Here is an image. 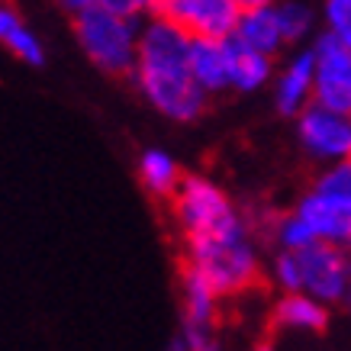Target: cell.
<instances>
[{"label":"cell","mask_w":351,"mask_h":351,"mask_svg":"<svg viewBox=\"0 0 351 351\" xmlns=\"http://www.w3.org/2000/svg\"><path fill=\"white\" fill-rule=\"evenodd\" d=\"M191 75L206 94H223L229 90V45L226 39L210 36H191Z\"/></svg>","instance_id":"13"},{"label":"cell","mask_w":351,"mask_h":351,"mask_svg":"<svg viewBox=\"0 0 351 351\" xmlns=\"http://www.w3.org/2000/svg\"><path fill=\"white\" fill-rule=\"evenodd\" d=\"M271 326L287 335H322L329 329V303L309 297L306 290H287L271 309Z\"/></svg>","instance_id":"11"},{"label":"cell","mask_w":351,"mask_h":351,"mask_svg":"<svg viewBox=\"0 0 351 351\" xmlns=\"http://www.w3.org/2000/svg\"><path fill=\"white\" fill-rule=\"evenodd\" d=\"M239 10H252V7H265V3H277V0H232Z\"/></svg>","instance_id":"23"},{"label":"cell","mask_w":351,"mask_h":351,"mask_svg":"<svg viewBox=\"0 0 351 351\" xmlns=\"http://www.w3.org/2000/svg\"><path fill=\"white\" fill-rule=\"evenodd\" d=\"M303 267V290L322 303H341L351 284V248L332 242H313L300 248Z\"/></svg>","instance_id":"8"},{"label":"cell","mask_w":351,"mask_h":351,"mask_svg":"<svg viewBox=\"0 0 351 351\" xmlns=\"http://www.w3.org/2000/svg\"><path fill=\"white\" fill-rule=\"evenodd\" d=\"M271 280L284 290H303V267H300V255L290 248H277L274 261H271Z\"/></svg>","instance_id":"21"},{"label":"cell","mask_w":351,"mask_h":351,"mask_svg":"<svg viewBox=\"0 0 351 351\" xmlns=\"http://www.w3.org/2000/svg\"><path fill=\"white\" fill-rule=\"evenodd\" d=\"M181 165L174 161V155L165 149H145L138 158V181L152 197H168L178 191L181 184Z\"/></svg>","instance_id":"16"},{"label":"cell","mask_w":351,"mask_h":351,"mask_svg":"<svg viewBox=\"0 0 351 351\" xmlns=\"http://www.w3.org/2000/svg\"><path fill=\"white\" fill-rule=\"evenodd\" d=\"M313 104V52L300 49L274 81V107L280 117H297Z\"/></svg>","instance_id":"12"},{"label":"cell","mask_w":351,"mask_h":351,"mask_svg":"<svg viewBox=\"0 0 351 351\" xmlns=\"http://www.w3.org/2000/svg\"><path fill=\"white\" fill-rule=\"evenodd\" d=\"M94 7H107V10L132 16V20H145L152 13H158V0H94Z\"/></svg>","instance_id":"22"},{"label":"cell","mask_w":351,"mask_h":351,"mask_svg":"<svg viewBox=\"0 0 351 351\" xmlns=\"http://www.w3.org/2000/svg\"><path fill=\"white\" fill-rule=\"evenodd\" d=\"M293 213L309 226L316 242L351 248V158L326 165Z\"/></svg>","instance_id":"4"},{"label":"cell","mask_w":351,"mask_h":351,"mask_svg":"<svg viewBox=\"0 0 351 351\" xmlns=\"http://www.w3.org/2000/svg\"><path fill=\"white\" fill-rule=\"evenodd\" d=\"M232 36L239 43L252 45L258 52L274 55V58H277V52H284V45H287L284 29H280V16H277V3H265V7L242 10Z\"/></svg>","instance_id":"15"},{"label":"cell","mask_w":351,"mask_h":351,"mask_svg":"<svg viewBox=\"0 0 351 351\" xmlns=\"http://www.w3.org/2000/svg\"><path fill=\"white\" fill-rule=\"evenodd\" d=\"M174 23H181L191 36H210V39H229L239 23V7L232 0H174L161 7Z\"/></svg>","instance_id":"10"},{"label":"cell","mask_w":351,"mask_h":351,"mask_svg":"<svg viewBox=\"0 0 351 351\" xmlns=\"http://www.w3.org/2000/svg\"><path fill=\"white\" fill-rule=\"evenodd\" d=\"M277 16L287 45H300L303 39L316 36V10L303 0H277Z\"/></svg>","instance_id":"18"},{"label":"cell","mask_w":351,"mask_h":351,"mask_svg":"<svg viewBox=\"0 0 351 351\" xmlns=\"http://www.w3.org/2000/svg\"><path fill=\"white\" fill-rule=\"evenodd\" d=\"M226 45H229V90L255 94V90L271 84V77H274V55L258 52L252 45L239 43L235 36H229Z\"/></svg>","instance_id":"14"},{"label":"cell","mask_w":351,"mask_h":351,"mask_svg":"<svg viewBox=\"0 0 351 351\" xmlns=\"http://www.w3.org/2000/svg\"><path fill=\"white\" fill-rule=\"evenodd\" d=\"M322 29L351 49V0H322Z\"/></svg>","instance_id":"20"},{"label":"cell","mask_w":351,"mask_h":351,"mask_svg":"<svg viewBox=\"0 0 351 351\" xmlns=\"http://www.w3.org/2000/svg\"><path fill=\"white\" fill-rule=\"evenodd\" d=\"M345 303H348V309H351V284H348V293H345Z\"/></svg>","instance_id":"24"},{"label":"cell","mask_w":351,"mask_h":351,"mask_svg":"<svg viewBox=\"0 0 351 351\" xmlns=\"http://www.w3.org/2000/svg\"><path fill=\"white\" fill-rule=\"evenodd\" d=\"M171 213H174V223L181 226L184 239L210 235L219 232V229H229V226L245 223L239 210H235L232 197L216 181L200 178V174L181 178L178 191L171 193Z\"/></svg>","instance_id":"5"},{"label":"cell","mask_w":351,"mask_h":351,"mask_svg":"<svg viewBox=\"0 0 351 351\" xmlns=\"http://www.w3.org/2000/svg\"><path fill=\"white\" fill-rule=\"evenodd\" d=\"M313 52V104H322L339 113H351V49L322 29Z\"/></svg>","instance_id":"7"},{"label":"cell","mask_w":351,"mask_h":351,"mask_svg":"<svg viewBox=\"0 0 351 351\" xmlns=\"http://www.w3.org/2000/svg\"><path fill=\"white\" fill-rule=\"evenodd\" d=\"M300 149L313 161L332 165V161L351 158V113H339L322 104H309L297 117Z\"/></svg>","instance_id":"6"},{"label":"cell","mask_w":351,"mask_h":351,"mask_svg":"<svg viewBox=\"0 0 351 351\" xmlns=\"http://www.w3.org/2000/svg\"><path fill=\"white\" fill-rule=\"evenodd\" d=\"M187 265L197 267L219 297H239L252 290L261 277V258L248 239V226H229L210 235L187 239Z\"/></svg>","instance_id":"2"},{"label":"cell","mask_w":351,"mask_h":351,"mask_svg":"<svg viewBox=\"0 0 351 351\" xmlns=\"http://www.w3.org/2000/svg\"><path fill=\"white\" fill-rule=\"evenodd\" d=\"M274 242H277V248L300 252V248H306V245L316 242V235L309 232V226L303 223L297 213H287V216H277V223H274Z\"/></svg>","instance_id":"19"},{"label":"cell","mask_w":351,"mask_h":351,"mask_svg":"<svg viewBox=\"0 0 351 351\" xmlns=\"http://www.w3.org/2000/svg\"><path fill=\"white\" fill-rule=\"evenodd\" d=\"M181 303H184V322L181 335L174 348H191L203 351L213 348V326L216 313H219V293L197 267H184L181 274Z\"/></svg>","instance_id":"9"},{"label":"cell","mask_w":351,"mask_h":351,"mask_svg":"<svg viewBox=\"0 0 351 351\" xmlns=\"http://www.w3.org/2000/svg\"><path fill=\"white\" fill-rule=\"evenodd\" d=\"M75 36L84 55L104 75H132L138 49V26L142 20L113 13L107 7H87L75 13Z\"/></svg>","instance_id":"3"},{"label":"cell","mask_w":351,"mask_h":351,"mask_svg":"<svg viewBox=\"0 0 351 351\" xmlns=\"http://www.w3.org/2000/svg\"><path fill=\"white\" fill-rule=\"evenodd\" d=\"M168 3H174V0H158V10L161 7H168Z\"/></svg>","instance_id":"25"},{"label":"cell","mask_w":351,"mask_h":351,"mask_svg":"<svg viewBox=\"0 0 351 351\" xmlns=\"http://www.w3.org/2000/svg\"><path fill=\"white\" fill-rule=\"evenodd\" d=\"M191 32L174 23L168 13H152L138 26L136 49V77L142 97L161 117L174 123H191L206 107V90L191 75Z\"/></svg>","instance_id":"1"},{"label":"cell","mask_w":351,"mask_h":351,"mask_svg":"<svg viewBox=\"0 0 351 351\" xmlns=\"http://www.w3.org/2000/svg\"><path fill=\"white\" fill-rule=\"evenodd\" d=\"M0 45H7L26 64L45 62V49L39 43V36L20 20V13L13 10L10 3H0Z\"/></svg>","instance_id":"17"}]
</instances>
